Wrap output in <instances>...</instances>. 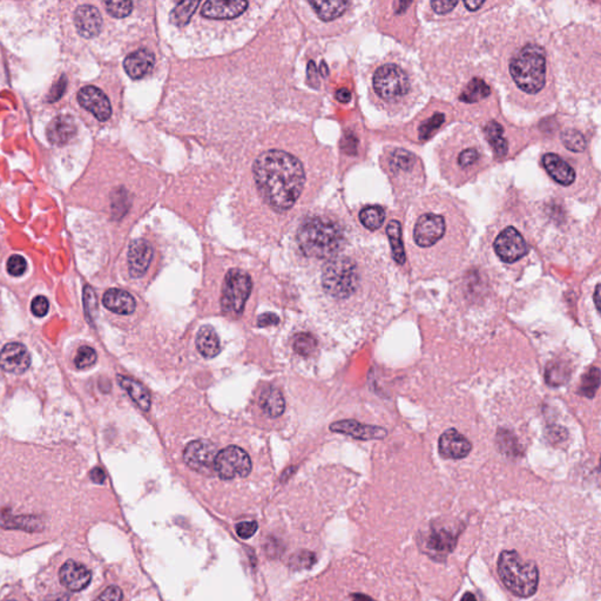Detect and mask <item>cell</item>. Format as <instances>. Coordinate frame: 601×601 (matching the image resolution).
I'll use <instances>...</instances> for the list:
<instances>
[{"mask_svg": "<svg viewBox=\"0 0 601 601\" xmlns=\"http://www.w3.org/2000/svg\"><path fill=\"white\" fill-rule=\"evenodd\" d=\"M253 174L264 201L278 212L290 210L305 187L303 166L283 151L262 153L254 162Z\"/></svg>", "mask_w": 601, "mask_h": 601, "instance_id": "6da1fadb", "label": "cell"}, {"mask_svg": "<svg viewBox=\"0 0 601 601\" xmlns=\"http://www.w3.org/2000/svg\"><path fill=\"white\" fill-rule=\"evenodd\" d=\"M297 242L305 255L330 259L342 246V229L334 221L312 217L298 229Z\"/></svg>", "mask_w": 601, "mask_h": 601, "instance_id": "7a4b0ae2", "label": "cell"}, {"mask_svg": "<svg viewBox=\"0 0 601 601\" xmlns=\"http://www.w3.org/2000/svg\"><path fill=\"white\" fill-rule=\"evenodd\" d=\"M510 74L514 84L527 94H536L546 83V56L541 46L527 44L510 62Z\"/></svg>", "mask_w": 601, "mask_h": 601, "instance_id": "3957f363", "label": "cell"}, {"mask_svg": "<svg viewBox=\"0 0 601 601\" xmlns=\"http://www.w3.org/2000/svg\"><path fill=\"white\" fill-rule=\"evenodd\" d=\"M497 571L502 584L519 598L532 597L539 585V570L532 560H523L516 551H504L499 556Z\"/></svg>", "mask_w": 601, "mask_h": 601, "instance_id": "277c9868", "label": "cell"}, {"mask_svg": "<svg viewBox=\"0 0 601 601\" xmlns=\"http://www.w3.org/2000/svg\"><path fill=\"white\" fill-rule=\"evenodd\" d=\"M359 283L357 266L349 257H332L323 268L322 285L328 295L348 298L357 290Z\"/></svg>", "mask_w": 601, "mask_h": 601, "instance_id": "5b68a950", "label": "cell"}, {"mask_svg": "<svg viewBox=\"0 0 601 601\" xmlns=\"http://www.w3.org/2000/svg\"><path fill=\"white\" fill-rule=\"evenodd\" d=\"M373 84L378 96L388 103L400 101L410 91L409 76L402 67L395 64H387L377 69Z\"/></svg>", "mask_w": 601, "mask_h": 601, "instance_id": "8992f818", "label": "cell"}, {"mask_svg": "<svg viewBox=\"0 0 601 601\" xmlns=\"http://www.w3.org/2000/svg\"><path fill=\"white\" fill-rule=\"evenodd\" d=\"M251 291V278L240 269H232L226 275L221 305L226 314L241 315Z\"/></svg>", "mask_w": 601, "mask_h": 601, "instance_id": "52a82bcc", "label": "cell"}, {"mask_svg": "<svg viewBox=\"0 0 601 601\" xmlns=\"http://www.w3.org/2000/svg\"><path fill=\"white\" fill-rule=\"evenodd\" d=\"M251 471V461L248 453L239 446H228L217 453L215 473L221 480H234L247 477Z\"/></svg>", "mask_w": 601, "mask_h": 601, "instance_id": "ba28073f", "label": "cell"}, {"mask_svg": "<svg viewBox=\"0 0 601 601\" xmlns=\"http://www.w3.org/2000/svg\"><path fill=\"white\" fill-rule=\"evenodd\" d=\"M217 453V446L212 441L200 439L192 441L186 446L183 451V461L195 472L212 476L215 473Z\"/></svg>", "mask_w": 601, "mask_h": 601, "instance_id": "9c48e42d", "label": "cell"}, {"mask_svg": "<svg viewBox=\"0 0 601 601\" xmlns=\"http://www.w3.org/2000/svg\"><path fill=\"white\" fill-rule=\"evenodd\" d=\"M446 232V217L441 214L424 213L416 221L414 240L421 248H430L437 244Z\"/></svg>", "mask_w": 601, "mask_h": 601, "instance_id": "30bf717a", "label": "cell"}, {"mask_svg": "<svg viewBox=\"0 0 601 601\" xmlns=\"http://www.w3.org/2000/svg\"><path fill=\"white\" fill-rule=\"evenodd\" d=\"M493 248L499 259L505 263L517 262L529 253L525 239L514 227H507L499 232Z\"/></svg>", "mask_w": 601, "mask_h": 601, "instance_id": "8fae6325", "label": "cell"}, {"mask_svg": "<svg viewBox=\"0 0 601 601\" xmlns=\"http://www.w3.org/2000/svg\"><path fill=\"white\" fill-rule=\"evenodd\" d=\"M81 106L94 115L99 121H106L112 115V106L106 94L94 86H86L78 93Z\"/></svg>", "mask_w": 601, "mask_h": 601, "instance_id": "7c38bea8", "label": "cell"}, {"mask_svg": "<svg viewBox=\"0 0 601 601\" xmlns=\"http://www.w3.org/2000/svg\"><path fill=\"white\" fill-rule=\"evenodd\" d=\"M438 448L441 457L448 459H462L471 452L472 444L456 429H449L439 437Z\"/></svg>", "mask_w": 601, "mask_h": 601, "instance_id": "4fadbf2b", "label": "cell"}, {"mask_svg": "<svg viewBox=\"0 0 601 601\" xmlns=\"http://www.w3.org/2000/svg\"><path fill=\"white\" fill-rule=\"evenodd\" d=\"M330 430L361 441L384 439L388 436V431L382 426L366 425L356 421H339V422L332 423Z\"/></svg>", "mask_w": 601, "mask_h": 601, "instance_id": "5bb4252c", "label": "cell"}, {"mask_svg": "<svg viewBox=\"0 0 601 601\" xmlns=\"http://www.w3.org/2000/svg\"><path fill=\"white\" fill-rule=\"evenodd\" d=\"M59 579L62 586H65L67 590L81 592L90 585L92 573L83 564L74 560H67L61 566Z\"/></svg>", "mask_w": 601, "mask_h": 601, "instance_id": "9a60e30c", "label": "cell"}, {"mask_svg": "<svg viewBox=\"0 0 601 601\" xmlns=\"http://www.w3.org/2000/svg\"><path fill=\"white\" fill-rule=\"evenodd\" d=\"M30 364V354L20 343H8L0 353V368L8 373H25Z\"/></svg>", "mask_w": 601, "mask_h": 601, "instance_id": "2e32d148", "label": "cell"}, {"mask_svg": "<svg viewBox=\"0 0 601 601\" xmlns=\"http://www.w3.org/2000/svg\"><path fill=\"white\" fill-rule=\"evenodd\" d=\"M74 25L78 33L84 38H94L103 27L99 10L91 5H81L74 12Z\"/></svg>", "mask_w": 601, "mask_h": 601, "instance_id": "e0dca14e", "label": "cell"}, {"mask_svg": "<svg viewBox=\"0 0 601 601\" xmlns=\"http://www.w3.org/2000/svg\"><path fill=\"white\" fill-rule=\"evenodd\" d=\"M247 8L244 0H208L202 6L201 15L210 19H232L242 15Z\"/></svg>", "mask_w": 601, "mask_h": 601, "instance_id": "ac0fdd59", "label": "cell"}, {"mask_svg": "<svg viewBox=\"0 0 601 601\" xmlns=\"http://www.w3.org/2000/svg\"><path fill=\"white\" fill-rule=\"evenodd\" d=\"M153 247L149 241L135 240L130 244L128 251V268L132 278H142L152 262Z\"/></svg>", "mask_w": 601, "mask_h": 601, "instance_id": "d6986e66", "label": "cell"}, {"mask_svg": "<svg viewBox=\"0 0 601 601\" xmlns=\"http://www.w3.org/2000/svg\"><path fill=\"white\" fill-rule=\"evenodd\" d=\"M543 164L552 179L561 186H571L575 183V171L571 164H567L559 155L548 153L543 158Z\"/></svg>", "mask_w": 601, "mask_h": 601, "instance_id": "ffe728a7", "label": "cell"}, {"mask_svg": "<svg viewBox=\"0 0 601 601\" xmlns=\"http://www.w3.org/2000/svg\"><path fill=\"white\" fill-rule=\"evenodd\" d=\"M76 133V121L71 115H58L47 127V139L53 145H65L72 140Z\"/></svg>", "mask_w": 601, "mask_h": 601, "instance_id": "44dd1931", "label": "cell"}, {"mask_svg": "<svg viewBox=\"0 0 601 601\" xmlns=\"http://www.w3.org/2000/svg\"><path fill=\"white\" fill-rule=\"evenodd\" d=\"M457 544V536L452 534L448 530H432L426 539V550L432 555L434 558L439 557L438 559L446 558L453 551Z\"/></svg>", "mask_w": 601, "mask_h": 601, "instance_id": "7402d4cb", "label": "cell"}, {"mask_svg": "<svg viewBox=\"0 0 601 601\" xmlns=\"http://www.w3.org/2000/svg\"><path fill=\"white\" fill-rule=\"evenodd\" d=\"M155 58L149 50H139L130 53L124 61L125 71L132 79H141L152 72Z\"/></svg>", "mask_w": 601, "mask_h": 601, "instance_id": "603a6c76", "label": "cell"}, {"mask_svg": "<svg viewBox=\"0 0 601 601\" xmlns=\"http://www.w3.org/2000/svg\"><path fill=\"white\" fill-rule=\"evenodd\" d=\"M103 303L110 312L119 315H130L135 310V300L130 293L121 289L107 290Z\"/></svg>", "mask_w": 601, "mask_h": 601, "instance_id": "cb8c5ba5", "label": "cell"}, {"mask_svg": "<svg viewBox=\"0 0 601 601\" xmlns=\"http://www.w3.org/2000/svg\"><path fill=\"white\" fill-rule=\"evenodd\" d=\"M389 168L393 176H404L414 173L417 168V159L412 153L405 149H396L389 158Z\"/></svg>", "mask_w": 601, "mask_h": 601, "instance_id": "d4e9b609", "label": "cell"}, {"mask_svg": "<svg viewBox=\"0 0 601 601\" xmlns=\"http://www.w3.org/2000/svg\"><path fill=\"white\" fill-rule=\"evenodd\" d=\"M118 382L120 387L125 390L130 398L137 404L141 410L149 411L151 409V395L149 390L137 381H134L130 377L119 375Z\"/></svg>", "mask_w": 601, "mask_h": 601, "instance_id": "484cf974", "label": "cell"}, {"mask_svg": "<svg viewBox=\"0 0 601 601\" xmlns=\"http://www.w3.org/2000/svg\"><path fill=\"white\" fill-rule=\"evenodd\" d=\"M196 348L202 356L213 358L220 353V339L217 331L210 325H205L198 330L196 336Z\"/></svg>", "mask_w": 601, "mask_h": 601, "instance_id": "4316f807", "label": "cell"}, {"mask_svg": "<svg viewBox=\"0 0 601 601\" xmlns=\"http://www.w3.org/2000/svg\"><path fill=\"white\" fill-rule=\"evenodd\" d=\"M260 405L262 407V410L266 412L269 417H278L285 412V398L282 396L281 391L278 389L271 388L266 389L261 395L260 398Z\"/></svg>", "mask_w": 601, "mask_h": 601, "instance_id": "83f0119b", "label": "cell"}, {"mask_svg": "<svg viewBox=\"0 0 601 601\" xmlns=\"http://www.w3.org/2000/svg\"><path fill=\"white\" fill-rule=\"evenodd\" d=\"M484 134L489 144L491 146L493 152L497 156L506 155L509 145L507 140L504 137V128L499 122L491 121L489 122L485 128H484Z\"/></svg>", "mask_w": 601, "mask_h": 601, "instance_id": "f1b7e54d", "label": "cell"}, {"mask_svg": "<svg viewBox=\"0 0 601 601\" xmlns=\"http://www.w3.org/2000/svg\"><path fill=\"white\" fill-rule=\"evenodd\" d=\"M310 5L321 19L330 22L341 17L349 6V3L342 0H334V1H312Z\"/></svg>", "mask_w": 601, "mask_h": 601, "instance_id": "f546056e", "label": "cell"}, {"mask_svg": "<svg viewBox=\"0 0 601 601\" xmlns=\"http://www.w3.org/2000/svg\"><path fill=\"white\" fill-rule=\"evenodd\" d=\"M389 240L391 244L392 256L398 264L405 263V251H404L403 241H402V227L398 221H390L387 227Z\"/></svg>", "mask_w": 601, "mask_h": 601, "instance_id": "4dcf8cb0", "label": "cell"}, {"mask_svg": "<svg viewBox=\"0 0 601 601\" xmlns=\"http://www.w3.org/2000/svg\"><path fill=\"white\" fill-rule=\"evenodd\" d=\"M490 87L485 81L475 78L468 83L464 91L462 92L459 100L465 103H476L490 96Z\"/></svg>", "mask_w": 601, "mask_h": 601, "instance_id": "1f68e13d", "label": "cell"}, {"mask_svg": "<svg viewBox=\"0 0 601 601\" xmlns=\"http://www.w3.org/2000/svg\"><path fill=\"white\" fill-rule=\"evenodd\" d=\"M362 225L369 230L381 228L385 220V212L380 205H368L359 213Z\"/></svg>", "mask_w": 601, "mask_h": 601, "instance_id": "d6a6232c", "label": "cell"}, {"mask_svg": "<svg viewBox=\"0 0 601 601\" xmlns=\"http://www.w3.org/2000/svg\"><path fill=\"white\" fill-rule=\"evenodd\" d=\"M600 385V371L598 368H591L582 378L579 393L587 398H593Z\"/></svg>", "mask_w": 601, "mask_h": 601, "instance_id": "836d02e7", "label": "cell"}, {"mask_svg": "<svg viewBox=\"0 0 601 601\" xmlns=\"http://www.w3.org/2000/svg\"><path fill=\"white\" fill-rule=\"evenodd\" d=\"M5 518V517H1ZM8 521H1L0 525H3L5 529H23L25 531H40L42 530V524H39L38 519L35 517H8L5 518Z\"/></svg>", "mask_w": 601, "mask_h": 601, "instance_id": "e575fe53", "label": "cell"}, {"mask_svg": "<svg viewBox=\"0 0 601 601\" xmlns=\"http://www.w3.org/2000/svg\"><path fill=\"white\" fill-rule=\"evenodd\" d=\"M480 160H482V154L480 149H477L476 147H468L462 149L461 153L457 156V166L461 168L462 171H470L472 168L476 167Z\"/></svg>", "mask_w": 601, "mask_h": 601, "instance_id": "d590c367", "label": "cell"}, {"mask_svg": "<svg viewBox=\"0 0 601 601\" xmlns=\"http://www.w3.org/2000/svg\"><path fill=\"white\" fill-rule=\"evenodd\" d=\"M198 5H200V1H181V3H179V4L176 5L173 13H171L174 23L176 25H179V26L186 25L189 22V19H191L192 15H193Z\"/></svg>", "mask_w": 601, "mask_h": 601, "instance_id": "8d00e7d4", "label": "cell"}, {"mask_svg": "<svg viewBox=\"0 0 601 601\" xmlns=\"http://www.w3.org/2000/svg\"><path fill=\"white\" fill-rule=\"evenodd\" d=\"M444 121H446V115L443 113H436L430 118L426 119L425 121H423L419 126V139L422 141L429 140Z\"/></svg>", "mask_w": 601, "mask_h": 601, "instance_id": "74e56055", "label": "cell"}, {"mask_svg": "<svg viewBox=\"0 0 601 601\" xmlns=\"http://www.w3.org/2000/svg\"><path fill=\"white\" fill-rule=\"evenodd\" d=\"M570 376V371L564 363H552L546 369V382L553 387H558L567 382Z\"/></svg>", "mask_w": 601, "mask_h": 601, "instance_id": "f35d334b", "label": "cell"}, {"mask_svg": "<svg viewBox=\"0 0 601 601\" xmlns=\"http://www.w3.org/2000/svg\"><path fill=\"white\" fill-rule=\"evenodd\" d=\"M564 146L572 152L580 153L586 149V140L579 130H566L561 134Z\"/></svg>", "mask_w": 601, "mask_h": 601, "instance_id": "ab89813d", "label": "cell"}, {"mask_svg": "<svg viewBox=\"0 0 601 601\" xmlns=\"http://www.w3.org/2000/svg\"><path fill=\"white\" fill-rule=\"evenodd\" d=\"M316 346L315 337L310 334L300 332L294 339V350L300 356H310L315 351Z\"/></svg>", "mask_w": 601, "mask_h": 601, "instance_id": "60d3db41", "label": "cell"}, {"mask_svg": "<svg viewBox=\"0 0 601 601\" xmlns=\"http://www.w3.org/2000/svg\"><path fill=\"white\" fill-rule=\"evenodd\" d=\"M96 362V353L94 349H92L91 346H81L79 350L76 353L74 363L76 368L79 369H86L90 366H93Z\"/></svg>", "mask_w": 601, "mask_h": 601, "instance_id": "b9f144b4", "label": "cell"}, {"mask_svg": "<svg viewBox=\"0 0 601 601\" xmlns=\"http://www.w3.org/2000/svg\"><path fill=\"white\" fill-rule=\"evenodd\" d=\"M105 5H106L107 12L115 18H125L133 10V3L127 1V0L125 1H107Z\"/></svg>", "mask_w": 601, "mask_h": 601, "instance_id": "7bdbcfd3", "label": "cell"}, {"mask_svg": "<svg viewBox=\"0 0 601 601\" xmlns=\"http://www.w3.org/2000/svg\"><path fill=\"white\" fill-rule=\"evenodd\" d=\"M27 262L23 256L12 255L8 261V271L12 276H22L26 271Z\"/></svg>", "mask_w": 601, "mask_h": 601, "instance_id": "ee69618b", "label": "cell"}, {"mask_svg": "<svg viewBox=\"0 0 601 601\" xmlns=\"http://www.w3.org/2000/svg\"><path fill=\"white\" fill-rule=\"evenodd\" d=\"M49 309H50V303L45 296H37L32 300L31 312H33V315L44 317L49 312Z\"/></svg>", "mask_w": 601, "mask_h": 601, "instance_id": "f6af8a7d", "label": "cell"}, {"mask_svg": "<svg viewBox=\"0 0 601 601\" xmlns=\"http://www.w3.org/2000/svg\"><path fill=\"white\" fill-rule=\"evenodd\" d=\"M257 531V524L255 521H244L236 526V533L242 539H248L255 534Z\"/></svg>", "mask_w": 601, "mask_h": 601, "instance_id": "bcb514c9", "label": "cell"}, {"mask_svg": "<svg viewBox=\"0 0 601 601\" xmlns=\"http://www.w3.org/2000/svg\"><path fill=\"white\" fill-rule=\"evenodd\" d=\"M457 5H458L457 0H453V1H451V0H436V1H431V8L438 15H446V13H449V12L452 11L453 8H456Z\"/></svg>", "mask_w": 601, "mask_h": 601, "instance_id": "7dc6e473", "label": "cell"}, {"mask_svg": "<svg viewBox=\"0 0 601 601\" xmlns=\"http://www.w3.org/2000/svg\"><path fill=\"white\" fill-rule=\"evenodd\" d=\"M85 310L88 315H93L96 310V297L91 287L86 286L84 289Z\"/></svg>", "mask_w": 601, "mask_h": 601, "instance_id": "c3c4849f", "label": "cell"}, {"mask_svg": "<svg viewBox=\"0 0 601 601\" xmlns=\"http://www.w3.org/2000/svg\"><path fill=\"white\" fill-rule=\"evenodd\" d=\"M122 591L118 586L107 587L106 590L103 591V593L100 594L99 597L96 598V601H121Z\"/></svg>", "mask_w": 601, "mask_h": 601, "instance_id": "681fc988", "label": "cell"}, {"mask_svg": "<svg viewBox=\"0 0 601 601\" xmlns=\"http://www.w3.org/2000/svg\"><path fill=\"white\" fill-rule=\"evenodd\" d=\"M280 322V319L275 314H263L257 319L259 327H266V325H275Z\"/></svg>", "mask_w": 601, "mask_h": 601, "instance_id": "f907efd6", "label": "cell"}, {"mask_svg": "<svg viewBox=\"0 0 601 601\" xmlns=\"http://www.w3.org/2000/svg\"><path fill=\"white\" fill-rule=\"evenodd\" d=\"M65 78H61L60 81H59V83H58V84H56L53 90H52V92H51V103H52V101H56V100L59 99V98L62 96V93H64V91H65Z\"/></svg>", "mask_w": 601, "mask_h": 601, "instance_id": "816d5d0a", "label": "cell"}, {"mask_svg": "<svg viewBox=\"0 0 601 601\" xmlns=\"http://www.w3.org/2000/svg\"><path fill=\"white\" fill-rule=\"evenodd\" d=\"M91 480L96 484H103L106 480V475L100 468H93L91 471Z\"/></svg>", "mask_w": 601, "mask_h": 601, "instance_id": "f5cc1de1", "label": "cell"}, {"mask_svg": "<svg viewBox=\"0 0 601 601\" xmlns=\"http://www.w3.org/2000/svg\"><path fill=\"white\" fill-rule=\"evenodd\" d=\"M336 99L339 100V103H350V91H349V90H346V88H341V90H339V91L336 92Z\"/></svg>", "mask_w": 601, "mask_h": 601, "instance_id": "db71d44e", "label": "cell"}, {"mask_svg": "<svg viewBox=\"0 0 601 601\" xmlns=\"http://www.w3.org/2000/svg\"><path fill=\"white\" fill-rule=\"evenodd\" d=\"M485 4V1H477V0H470V1H464V5L468 8V10H471V11H476V10H480L483 5Z\"/></svg>", "mask_w": 601, "mask_h": 601, "instance_id": "11a10c76", "label": "cell"}, {"mask_svg": "<svg viewBox=\"0 0 601 601\" xmlns=\"http://www.w3.org/2000/svg\"><path fill=\"white\" fill-rule=\"evenodd\" d=\"M353 601H375L373 598H370L369 595H366V594H354L353 595Z\"/></svg>", "mask_w": 601, "mask_h": 601, "instance_id": "9f6ffc18", "label": "cell"}, {"mask_svg": "<svg viewBox=\"0 0 601 601\" xmlns=\"http://www.w3.org/2000/svg\"><path fill=\"white\" fill-rule=\"evenodd\" d=\"M461 601H477V599L475 594L471 593V592H466L462 598Z\"/></svg>", "mask_w": 601, "mask_h": 601, "instance_id": "6f0895ef", "label": "cell"}, {"mask_svg": "<svg viewBox=\"0 0 601 601\" xmlns=\"http://www.w3.org/2000/svg\"><path fill=\"white\" fill-rule=\"evenodd\" d=\"M599 293H600V286L598 285L597 289H595V295H594L595 296V305H597L598 310H600V302H599L600 295H599Z\"/></svg>", "mask_w": 601, "mask_h": 601, "instance_id": "680465c9", "label": "cell"}, {"mask_svg": "<svg viewBox=\"0 0 601 601\" xmlns=\"http://www.w3.org/2000/svg\"><path fill=\"white\" fill-rule=\"evenodd\" d=\"M69 595H59V597L56 598L53 601H69Z\"/></svg>", "mask_w": 601, "mask_h": 601, "instance_id": "91938a15", "label": "cell"}, {"mask_svg": "<svg viewBox=\"0 0 601 601\" xmlns=\"http://www.w3.org/2000/svg\"><path fill=\"white\" fill-rule=\"evenodd\" d=\"M5 601H15V600H5Z\"/></svg>", "mask_w": 601, "mask_h": 601, "instance_id": "94428289", "label": "cell"}]
</instances>
